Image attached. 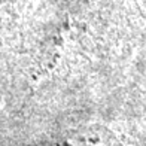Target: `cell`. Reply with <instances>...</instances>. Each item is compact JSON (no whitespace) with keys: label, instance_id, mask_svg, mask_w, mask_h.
Segmentation results:
<instances>
[{"label":"cell","instance_id":"obj_1","mask_svg":"<svg viewBox=\"0 0 146 146\" xmlns=\"http://www.w3.org/2000/svg\"><path fill=\"white\" fill-rule=\"evenodd\" d=\"M30 146H90V145L82 142L81 139L64 137V139H54V140H43V142H39V143L30 145Z\"/></svg>","mask_w":146,"mask_h":146}]
</instances>
